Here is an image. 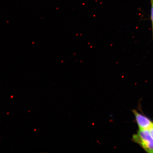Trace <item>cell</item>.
<instances>
[{"instance_id":"obj_1","label":"cell","mask_w":153,"mask_h":153,"mask_svg":"<svg viewBox=\"0 0 153 153\" xmlns=\"http://www.w3.org/2000/svg\"><path fill=\"white\" fill-rule=\"evenodd\" d=\"M133 141L138 144L146 152L153 153V138L148 129H140L133 135Z\"/></svg>"},{"instance_id":"obj_4","label":"cell","mask_w":153,"mask_h":153,"mask_svg":"<svg viewBox=\"0 0 153 153\" xmlns=\"http://www.w3.org/2000/svg\"><path fill=\"white\" fill-rule=\"evenodd\" d=\"M148 130L149 131V132L150 134L151 137H152L153 138V125Z\"/></svg>"},{"instance_id":"obj_2","label":"cell","mask_w":153,"mask_h":153,"mask_svg":"<svg viewBox=\"0 0 153 153\" xmlns=\"http://www.w3.org/2000/svg\"><path fill=\"white\" fill-rule=\"evenodd\" d=\"M139 129H148L153 125V123L148 118L139 113L137 110H132Z\"/></svg>"},{"instance_id":"obj_5","label":"cell","mask_w":153,"mask_h":153,"mask_svg":"<svg viewBox=\"0 0 153 153\" xmlns=\"http://www.w3.org/2000/svg\"><path fill=\"white\" fill-rule=\"evenodd\" d=\"M153 26V25H152Z\"/></svg>"},{"instance_id":"obj_3","label":"cell","mask_w":153,"mask_h":153,"mask_svg":"<svg viewBox=\"0 0 153 153\" xmlns=\"http://www.w3.org/2000/svg\"><path fill=\"white\" fill-rule=\"evenodd\" d=\"M151 4V19L152 20V25H153V0H150Z\"/></svg>"}]
</instances>
